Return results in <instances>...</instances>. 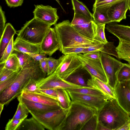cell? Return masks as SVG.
I'll return each instance as SVG.
<instances>
[{
    "label": "cell",
    "instance_id": "cell-1",
    "mask_svg": "<svg viewBox=\"0 0 130 130\" xmlns=\"http://www.w3.org/2000/svg\"><path fill=\"white\" fill-rule=\"evenodd\" d=\"M46 75L41 69L39 61L33 59L29 64L20 69L13 83L0 93V102L8 104L21 94L30 82L44 78Z\"/></svg>",
    "mask_w": 130,
    "mask_h": 130
},
{
    "label": "cell",
    "instance_id": "cell-2",
    "mask_svg": "<svg viewBox=\"0 0 130 130\" xmlns=\"http://www.w3.org/2000/svg\"><path fill=\"white\" fill-rule=\"evenodd\" d=\"M98 122L108 130H118L130 120L129 114L116 99L109 100L97 113Z\"/></svg>",
    "mask_w": 130,
    "mask_h": 130
},
{
    "label": "cell",
    "instance_id": "cell-3",
    "mask_svg": "<svg viewBox=\"0 0 130 130\" xmlns=\"http://www.w3.org/2000/svg\"><path fill=\"white\" fill-rule=\"evenodd\" d=\"M97 114L93 108L72 102L65 118L57 130H82L86 122Z\"/></svg>",
    "mask_w": 130,
    "mask_h": 130
},
{
    "label": "cell",
    "instance_id": "cell-4",
    "mask_svg": "<svg viewBox=\"0 0 130 130\" xmlns=\"http://www.w3.org/2000/svg\"><path fill=\"white\" fill-rule=\"evenodd\" d=\"M54 25L59 44V50L61 52L65 48L87 44H103L80 34L71 25L69 20L63 21Z\"/></svg>",
    "mask_w": 130,
    "mask_h": 130
},
{
    "label": "cell",
    "instance_id": "cell-5",
    "mask_svg": "<svg viewBox=\"0 0 130 130\" xmlns=\"http://www.w3.org/2000/svg\"><path fill=\"white\" fill-rule=\"evenodd\" d=\"M52 26L34 18L27 21L21 29L18 31L17 38L40 45Z\"/></svg>",
    "mask_w": 130,
    "mask_h": 130
},
{
    "label": "cell",
    "instance_id": "cell-6",
    "mask_svg": "<svg viewBox=\"0 0 130 130\" xmlns=\"http://www.w3.org/2000/svg\"><path fill=\"white\" fill-rule=\"evenodd\" d=\"M68 109L61 108L41 113L34 112L29 110V111L32 116L45 128L50 130H57L65 118Z\"/></svg>",
    "mask_w": 130,
    "mask_h": 130
},
{
    "label": "cell",
    "instance_id": "cell-7",
    "mask_svg": "<svg viewBox=\"0 0 130 130\" xmlns=\"http://www.w3.org/2000/svg\"><path fill=\"white\" fill-rule=\"evenodd\" d=\"M81 68L82 64L78 54H69L64 55L62 60L55 72L61 78L66 80Z\"/></svg>",
    "mask_w": 130,
    "mask_h": 130
},
{
    "label": "cell",
    "instance_id": "cell-8",
    "mask_svg": "<svg viewBox=\"0 0 130 130\" xmlns=\"http://www.w3.org/2000/svg\"><path fill=\"white\" fill-rule=\"evenodd\" d=\"M100 60L108 80V84L114 89L117 82V73L124 63L101 51Z\"/></svg>",
    "mask_w": 130,
    "mask_h": 130
},
{
    "label": "cell",
    "instance_id": "cell-9",
    "mask_svg": "<svg viewBox=\"0 0 130 130\" xmlns=\"http://www.w3.org/2000/svg\"><path fill=\"white\" fill-rule=\"evenodd\" d=\"M82 64V68L87 70L91 76H93L104 82L108 83V80L101 60L89 58L83 54H78Z\"/></svg>",
    "mask_w": 130,
    "mask_h": 130
},
{
    "label": "cell",
    "instance_id": "cell-10",
    "mask_svg": "<svg viewBox=\"0 0 130 130\" xmlns=\"http://www.w3.org/2000/svg\"><path fill=\"white\" fill-rule=\"evenodd\" d=\"M37 84L41 89H64L83 87L72 84L59 77L54 72L51 74L37 82Z\"/></svg>",
    "mask_w": 130,
    "mask_h": 130
},
{
    "label": "cell",
    "instance_id": "cell-11",
    "mask_svg": "<svg viewBox=\"0 0 130 130\" xmlns=\"http://www.w3.org/2000/svg\"><path fill=\"white\" fill-rule=\"evenodd\" d=\"M72 102L79 103L95 109L97 113L108 101V97H101L68 92Z\"/></svg>",
    "mask_w": 130,
    "mask_h": 130
},
{
    "label": "cell",
    "instance_id": "cell-12",
    "mask_svg": "<svg viewBox=\"0 0 130 130\" xmlns=\"http://www.w3.org/2000/svg\"><path fill=\"white\" fill-rule=\"evenodd\" d=\"M35 6V9L33 11L34 18L51 25L56 24L59 19L57 8L48 5L41 4Z\"/></svg>",
    "mask_w": 130,
    "mask_h": 130
},
{
    "label": "cell",
    "instance_id": "cell-13",
    "mask_svg": "<svg viewBox=\"0 0 130 130\" xmlns=\"http://www.w3.org/2000/svg\"><path fill=\"white\" fill-rule=\"evenodd\" d=\"M129 80L121 82H117L114 90L116 99L119 104L130 115V88Z\"/></svg>",
    "mask_w": 130,
    "mask_h": 130
},
{
    "label": "cell",
    "instance_id": "cell-14",
    "mask_svg": "<svg viewBox=\"0 0 130 130\" xmlns=\"http://www.w3.org/2000/svg\"><path fill=\"white\" fill-rule=\"evenodd\" d=\"M59 44L54 28L50 27L40 45V53L51 56L59 50Z\"/></svg>",
    "mask_w": 130,
    "mask_h": 130
},
{
    "label": "cell",
    "instance_id": "cell-15",
    "mask_svg": "<svg viewBox=\"0 0 130 130\" xmlns=\"http://www.w3.org/2000/svg\"><path fill=\"white\" fill-rule=\"evenodd\" d=\"M129 10L128 0H121L113 4L108 11L109 20L112 22H120L126 19V13Z\"/></svg>",
    "mask_w": 130,
    "mask_h": 130
},
{
    "label": "cell",
    "instance_id": "cell-16",
    "mask_svg": "<svg viewBox=\"0 0 130 130\" xmlns=\"http://www.w3.org/2000/svg\"><path fill=\"white\" fill-rule=\"evenodd\" d=\"M20 95L25 99L32 101L61 107L58 100L40 92H31L23 91Z\"/></svg>",
    "mask_w": 130,
    "mask_h": 130
},
{
    "label": "cell",
    "instance_id": "cell-17",
    "mask_svg": "<svg viewBox=\"0 0 130 130\" xmlns=\"http://www.w3.org/2000/svg\"><path fill=\"white\" fill-rule=\"evenodd\" d=\"M107 30L117 37L119 40L130 43V26L113 22L107 24Z\"/></svg>",
    "mask_w": 130,
    "mask_h": 130
},
{
    "label": "cell",
    "instance_id": "cell-18",
    "mask_svg": "<svg viewBox=\"0 0 130 130\" xmlns=\"http://www.w3.org/2000/svg\"><path fill=\"white\" fill-rule=\"evenodd\" d=\"M17 99L19 102L24 104L29 111L36 113H43L61 108L60 106L49 105L29 100L20 95Z\"/></svg>",
    "mask_w": 130,
    "mask_h": 130
},
{
    "label": "cell",
    "instance_id": "cell-19",
    "mask_svg": "<svg viewBox=\"0 0 130 130\" xmlns=\"http://www.w3.org/2000/svg\"><path fill=\"white\" fill-rule=\"evenodd\" d=\"M87 82L88 86L102 92L111 99H116L114 89L108 83H105L93 76Z\"/></svg>",
    "mask_w": 130,
    "mask_h": 130
},
{
    "label": "cell",
    "instance_id": "cell-20",
    "mask_svg": "<svg viewBox=\"0 0 130 130\" xmlns=\"http://www.w3.org/2000/svg\"><path fill=\"white\" fill-rule=\"evenodd\" d=\"M112 5L92 8L93 20L97 25L106 24L111 22L108 17V11Z\"/></svg>",
    "mask_w": 130,
    "mask_h": 130
},
{
    "label": "cell",
    "instance_id": "cell-21",
    "mask_svg": "<svg viewBox=\"0 0 130 130\" xmlns=\"http://www.w3.org/2000/svg\"><path fill=\"white\" fill-rule=\"evenodd\" d=\"M13 49L24 53H40V45L34 44L16 38L13 43Z\"/></svg>",
    "mask_w": 130,
    "mask_h": 130
},
{
    "label": "cell",
    "instance_id": "cell-22",
    "mask_svg": "<svg viewBox=\"0 0 130 130\" xmlns=\"http://www.w3.org/2000/svg\"><path fill=\"white\" fill-rule=\"evenodd\" d=\"M16 34V31L12 25L10 23H7L3 33L0 37V58L11 38Z\"/></svg>",
    "mask_w": 130,
    "mask_h": 130
},
{
    "label": "cell",
    "instance_id": "cell-23",
    "mask_svg": "<svg viewBox=\"0 0 130 130\" xmlns=\"http://www.w3.org/2000/svg\"><path fill=\"white\" fill-rule=\"evenodd\" d=\"M115 50L119 58L126 61L130 64V43L119 40Z\"/></svg>",
    "mask_w": 130,
    "mask_h": 130
},
{
    "label": "cell",
    "instance_id": "cell-24",
    "mask_svg": "<svg viewBox=\"0 0 130 130\" xmlns=\"http://www.w3.org/2000/svg\"><path fill=\"white\" fill-rule=\"evenodd\" d=\"M45 128L33 117L25 119L17 130H44Z\"/></svg>",
    "mask_w": 130,
    "mask_h": 130
},
{
    "label": "cell",
    "instance_id": "cell-25",
    "mask_svg": "<svg viewBox=\"0 0 130 130\" xmlns=\"http://www.w3.org/2000/svg\"><path fill=\"white\" fill-rule=\"evenodd\" d=\"M65 90L68 92L94 96L109 98L100 91L90 87L71 88Z\"/></svg>",
    "mask_w": 130,
    "mask_h": 130
},
{
    "label": "cell",
    "instance_id": "cell-26",
    "mask_svg": "<svg viewBox=\"0 0 130 130\" xmlns=\"http://www.w3.org/2000/svg\"><path fill=\"white\" fill-rule=\"evenodd\" d=\"M74 13L82 14L88 18L93 20V14L83 2L78 0H71Z\"/></svg>",
    "mask_w": 130,
    "mask_h": 130
},
{
    "label": "cell",
    "instance_id": "cell-27",
    "mask_svg": "<svg viewBox=\"0 0 130 130\" xmlns=\"http://www.w3.org/2000/svg\"><path fill=\"white\" fill-rule=\"evenodd\" d=\"M56 90L57 99L61 108L65 109H68L72 102L68 92L64 89Z\"/></svg>",
    "mask_w": 130,
    "mask_h": 130
},
{
    "label": "cell",
    "instance_id": "cell-28",
    "mask_svg": "<svg viewBox=\"0 0 130 130\" xmlns=\"http://www.w3.org/2000/svg\"><path fill=\"white\" fill-rule=\"evenodd\" d=\"M4 67L14 72L20 70L21 68L19 60L15 54L12 53L4 62Z\"/></svg>",
    "mask_w": 130,
    "mask_h": 130
},
{
    "label": "cell",
    "instance_id": "cell-29",
    "mask_svg": "<svg viewBox=\"0 0 130 130\" xmlns=\"http://www.w3.org/2000/svg\"><path fill=\"white\" fill-rule=\"evenodd\" d=\"M117 82H119L130 79V64L124 63L118 71L117 75Z\"/></svg>",
    "mask_w": 130,
    "mask_h": 130
},
{
    "label": "cell",
    "instance_id": "cell-30",
    "mask_svg": "<svg viewBox=\"0 0 130 130\" xmlns=\"http://www.w3.org/2000/svg\"><path fill=\"white\" fill-rule=\"evenodd\" d=\"M19 102L17 110L12 118L24 120L27 117L29 110L24 104Z\"/></svg>",
    "mask_w": 130,
    "mask_h": 130
},
{
    "label": "cell",
    "instance_id": "cell-31",
    "mask_svg": "<svg viewBox=\"0 0 130 130\" xmlns=\"http://www.w3.org/2000/svg\"><path fill=\"white\" fill-rule=\"evenodd\" d=\"M63 56L64 55H63L57 59L51 57L46 58L48 66L47 76L51 74L55 71L62 60Z\"/></svg>",
    "mask_w": 130,
    "mask_h": 130
},
{
    "label": "cell",
    "instance_id": "cell-32",
    "mask_svg": "<svg viewBox=\"0 0 130 130\" xmlns=\"http://www.w3.org/2000/svg\"><path fill=\"white\" fill-rule=\"evenodd\" d=\"M12 53L15 54L19 62L21 69L29 64L33 59L28 54L14 50Z\"/></svg>",
    "mask_w": 130,
    "mask_h": 130
},
{
    "label": "cell",
    "instance_id": "cell-33",
    "mask_svg": "<svg viewBox=\"0 0 130 130\" xmlns=\"http://www.w3.org/2000/svg\"><path fill=\"white\" fill-rule=\"evenodd\" d=\"M95 44H87L75 46L65 48H63L61 52L64 55L69 54H78L82 53L83 51L86 48Z\"/></svg>",
    "mask_w": 130,
    "mask_h": 130
},
{
    "label": "cell",
    "instance_id": "cell-34",
    "mask_svg": "<svg viewBox=\"0 0 130 130\" xmlns=\"http://www.w3.org/2000/svg\"><path fill=\"white\" fill-rule=\"evenodd\" d=\"M72 84L83 87H89L86 82L83 75L80 74L72 75L66 80Z\"/></svg>",
    "mask_w": 130,
    "mask_h": 130
},
{
    "label": "cell",
    "instance_id": "cell-35",
    "mask_svg": "<svg viewBox=\"0 0 130 130\" xmlns=\"http://www.w3.org/2000/svg\"><path fill=\"white\" fill-rule=\"evenodd\" d=\"M105 25H97L96 33L94 38V40L104 44H106L108 42L105 35Z\"/></svg>",
    "mask_w": 130,
    "mask_h": 130
},
{
    "label": "cell",
    "instance_id": "cell-36",
    "mask_svg": "<svg viewBox=\"0 0 130 130\" xmlns=\"http://www.w3.org/2000/svg\"><path fill=\"white\" fill-rule=\"evenodd\" d=\"M13 37L6 47L0 59V63H4L12 53L13 49Z\"/></svg>",
    "mask_w": 130,
    "mask_h": 130
},
{
    "label": "cell",
    "instance_id": "cell-37",
    "mask_svg": "<svg viewBox=\"0 0 130 130\" xmlns=\"http://www.w3.org/2000/svg\"><path fill=\"white\" fill-rule=\"evenodd\" d=\"M98 122L97 114L92 116L86 122L82 130H96Z\"/></svg>",
    "mask_w": 130,
    "mask_h": 130
},
{
    "label": "cell",
    "instance_id": "cell-38",
    "mask_svg": "<svg viewBox=\"0 0 130 130\" xmlns=\"http://www.w3.org/2000/svg\"><path fill=\"white\" fill-rule=\"evenodd\" d=\"M18 72H15L9 77L4 81L0 82V93L11 85L14 82Z\"/></svg>",
    "mask_w": 130,
    "mask_h": 130
},
{
    "label": "cell",
    "instance_id": "cell-39",
    "mask_svg": "<svg viewBox=\"0 0 130 130\" xmlns=\"http://www.w3.org/2000/svg\"><path fill=\"white\" fill-rule=\"evenodd\" d=\"M91 20L84 15L76 13H74L73 19L71 22L73 26L78 25L86 22Z\"/></svg>",
    "mask_w": 130,
    "mask_h": 130
},
{
    "label": "cell",
    "instance_id": "cell-40",
    "mask_svg": "<svg viewBox=\"0 0 130 130\" xmlns=\"http://www.w3.org/2000/svg\"><path fill=\"white\" fill-rule=\"evenodd\" d=\"M0 82L6 80L11 76L15 72L4 67V62L0 63Z\"/></svg>",
    "mask_w": 130,
    "mask_h": 130
},
{
    "label": "cell",
    "instance_id": "cell-41",
    "mask_svg": "<svg viewBox=\"0 0 130 130\" xmlns=\"http://www.w3.org/2000/svg\"><path fill=\"white\" fill-rule=\"evenodd\" d=\"M24 120L13 118L9 119L5 127V130H17Z\"/></svg>",
    "mask_w": 130,
    "mask_h": 130
},
{
    "label": "cell",
    "instance_id": "cell-42",
    "mask_svg": "<svg viewBox=\"0 0 130 130\" xmlns=\"http://www.w3.org/2000/svg\"><path fill=\"white\" fill-rule=\"evenodd\" d=\"M38 80H34L31 81L25 87L23 91L31 92H39L41 88L37 84V82Z\"/></svg>",
    "mask_w": 130,
    "mask_h": 130
},
{
    "label": "cell",
    "instance_id": "cell-43",
    "mask_svg": "<svg viewBox=\"0 0 130 130\" xmlns=\"http://www.w3.org/2000/svg\"><path fill=\"white\" fill-rule=\"evenodd\" d=\"M39 92L58 100L56 89L41 88L39 90Z\"/></svg>",
    "mask_w": 130,
    "mask_h": 130
},
{
    "label": "cell",
    "instance_id": "cell-44",
    "mask_svg": "<svg viewBox=\"0 0 130 130\" xmlns=\"http://www.w3.org/2000/svg\"><path fill=\"white\" fill-rule=\"evenodd\" d=\"M121 0H97L95 1L93 8L96 7L109 5L113 4Z\"/></svg>",
    "mask_w": 130,
    "mask_h": 130
},
{
    "label": "cell",
    "instance_id": "cell-45",
    "mask_svg": "<svg viewBox=\"0 0 130 130\" xmlns=\"http://www.w3.org/2000/svg\"><path fill=\"white\" fill-rule=\"evenodd\" d=\"M105 44H101L91 46L85 49L83 51L82 53L84 54L97 51H101L103 49Z\"/></svg>",
    "mask_w": 130,
    "mask_h": 130
},
{
    "label": "cell",
    "instance_id": "cell-46",
    "mask_svg": "<svg viewBox=\"0 0 130 130\" xmlns=\"http://www.w3.org/2000/svg\"><path fill=\"white\" fill-rule=\"evenodd\" d=\"M6 22L5 12L2 10V7L0 6V37L2 35L4 30Z\"/></svg>",
    "mask_w": 130,
    "mask_h": 130
},
{
    "label": "cell",
    "instance_id": "cell-47",
    "mask_svg": "<svg viewBox=\"0 0 130 130\" xmlns=\"http://www.w3.org/2000/svg\"><path fill=\"white\" fill-rule=\"evenodd\" d=\"M86 57L92 59L99 60L100 59L101 51H97L83 54Z\"/></svg>",
    "mask_w": 130,
    "mask_h": 130
},
{
    "label": "cell",
    "instance_id": "cell-48",
    "mask_svg": "<svg viewBox=\"0 0 130 130\" xmlns=\"http://www.w3.org/2000/svg\"><path fill=\"white\" fill-rule=\"evenodd\" d=\"M8 6L10 8L21 6L24 0H5Z\"/></svg>",
    "mask_w": 130,
    "mask_h": 130
},
{
    "label": "cell",
    "instance_id": "cell-49",
    "mask_svg": "<svg viewBox=\"0 0 130 130\" xmlns=\"http://www.w3.org/2000/svg\"><path fill=\"white\" fill-rule=\"evenodd\" d=\"M35 61H39L42 59L47 58L46 55L40 53H26Z\"/></svg>",
    "mask_w": 130,
    "mask_h": 130
},
{
    "label": "cell",
    "instance_id": "cell-50",
    "mask_svg": "<svg viewBox=\"0 0 130 130\" xmlns=\"http://www.w3.org/2000/svg\"><path fill=\"white\" fill-rule=\"evenodd\" d=\"M46 58L41 59L39 61V63L40 67L42 71L44 73L47 74L48 72V66Z\"/></svg>",
    "mask_w": 130,
    "mask_h": 130
},
{
    "label": "cell",
    "instance_id": "cell-51",
    "mask_svg": "<svg viewBox=\"0 0 130 130\" xmlns=\"http://www.w3.org/2000/svg\"><path fill=\"white\" fill-rule=\"evenodd\" d=\"M130 128V120L123 125L118 130H129Z\"/></svg>",
    "mask_w": 130,
    "mask_h": 130
},
{
    "label": "cell",
    "instance_id": "cell-52",
    "mask_svg": "<svg viewBox=\"0 0 130 130\" xmlns=\"http://www.w3.org/2000/svg\"><path fill=\"white\" fill-rule=\"evenodd\" d=\"M108 129L105 127L100 122H98L96 128V130H105Z\"/></svg>",
    "mask_w": 130,
    "mask_h": 130
},
{
    "label": "cell",
    "instance_id": "cell-53",
    "mask_svg": "<svg viewBox=\"0 0 130 130\" xmlns=\"http://www.w3.org/2000/svg\"><path fill=\"white\" fill-rule=\"evenodd\" d=\"M4 105H5L4 104L0 102V116H1Z\"/></svg>",
    "mask_w": 130,
    "mask_h": 130
},
{
    "label": "cell",
    "instance_id": "cell-54",
    "mask_svg": "<svg viewBox=\"0 0 130 130\" xmlns=\"http://www.w3.org/2000/svg\"><path fill=\"white\" fill-rule=\"evenodd\" d=\"M58 3V4L60 5V6L62 8V9H63V10H64V9H63V8L62 7V6L60 4V2L59 1V0H55Z\"/></svg>",
    "mask_w": 130,
    "mask_h": 130
},
{
    "label": "cell",
    "instance_id": "cell-55",
    "mask_svg": "<svg viewBox=\"0 0 130 130\" xmlns=\"http://www.w3.org/2000/svg\"><path fill=\"white\" fill-rule=\"evenodd\" d=\"M129 10L130 12V0H128ZM130 17V14L128 15Z\"/></svg>",
    "mask_w": 130,
    "mask_h": 130
},
{
    "label": "cell",
    "instance_id": "cell-56",
    "mask_svg": "<svg viewBox=\"0 0 130 130\" xmlns=\"http://www.w3.org/2000/svg\"><path fill=\"white\" fill-rule=\"evenodd\" d=\"M128 85L129 87L130 88V79L128 80Z\"/></svg>",
    "mask_w": 130,
    "mask_h": 130
},
{
    "label": "cell",
    "instance_id": "cell-57",
    "mask_svg": "<svg viewBox=\"0 0 130 130\" xmlns=\"http://www.w3.org/2000/svg\"><path fill=\"white\" fill-rule=\"evenodd\" d=\"M129 130H130V129H129Z\"/></svg>",
    "mask_w": 130,
    "mask_h": 130
},
{
    "label": "cell",
    "instance_id": "cell-58",
    "mask_svg": "<svg viewBox=\"0 0 130 130\" xmlns=\"http://www.w3.org/2000/svg\"><path fill=\"white\" fill-rule=\"evenodd\" d=\"M96 0H95V1H96Z\"/></svg>",
    "mask_w": 130,
    "mask_h": 130
}]
</instances>
